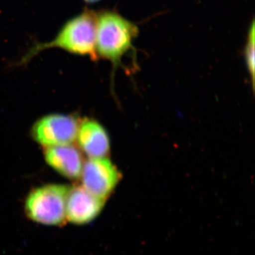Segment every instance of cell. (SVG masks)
I'll use <instances>...</instances> for the list:
<instances>
[{
	"mask_svg": "<svg viewBox=\"0 0 255 255\" xmlns=\"http://www.w3.org/2000/svg\"><path fill=\"white\" fill-rule=\"evenodd\" d=\"M97 12L85 8L80 14L64 23L51 41L36 42L21 57L16 65L29 63L38 53L48 48H58L71 54L88 56L97 60L96 54V31Z\"/></svg>",
	"mask_w": 255,
	"mask_h": 255,
	"instance_id": "obj_1",
	"label": "cell"
},
{
	"mask_svg": "<svg viewBox=\"0 0 255 255\" xmlns=\"http://www.w3.org/2000/svg\"><path fill=\"white\" fill-rule=\"evenodd\" d=\"M138 35L135 23L117 11L103 10L97 12L96 54L97 59L107 60L114 68L119 65Z\"/></svg>",
	"mask_w": 255,
	"mask_h": 255,
	"instance_id": "obj_2",
	"label": "cell"
},
{
	"mask_svg": "<svg viewBox=\"0 0 255 255\" xmlns=\"http://www.w3.org/2000/svg\"><path fill=\"white\" fill-rule=\"evenodd\" d=\"M70 186L47 184L33 188L23 202L25 216L32 222L48 227H62L67 223L66 203Z\"/></svg>",
	"mask_w": 255,
	"mask_h": 255,
	"instance_id": "obj_3",
	"label": "cell"
},
{
	"mask_svg": "<svg viewBox=\"0 0 255 255\" xmlns=\"http://www.w3.org/2000/svg\"><path fill=\"white\" fill-rule=\"evenodd\" d=\"M80 120L73 114H50L38 119L30 135L43 148L76 142Z\"/></svg>",
	"mask_w": 255,
	"mask_h": 255,
	"instance_id": "obj_4",
	"label": "cell"
},
{
	"mask_svg": "<svg viewBox=\"0 0 255 255\" xmlns=\"http://www.w3.org/2000/svg\"><path fill=\"white\" fill-rule=\"evenodd\" d=\"M122 179V174L108 157L85 161L80 179L82 187L94 195L107 200Z\"/></svg>",
	"mask_w": 255,
	"mask_h": 255,
	"instance_id": "obj_5",
	"label": "cell"
},
{
	"mask_svg": "<svg viewBox=\"0 0 255 255\" xmlns=\"http://www.w3.org/2000/svg\"><path fill=\"white\" fill-rule=\"evenodd\" d=\"M106 201L89 192L80 184L70 186L66 203L67 223L75 226L92 223L102 213Z\"/></svg>",
	"mask_w": 255,
	"mask_h": 255,
	"instance_id": "obj_6",
	"label": "cell"
},
{
	"mask_svg": "<svg viewBox=\"0 0 255 255\" xmlns=\"http://www.w3.org/2000/svg\"><path fill=\"white\" fill-rule=\"evenodd\" d=\"M43 149L45 161L50 168L70 180L80 179L85 160L79 147L72 143Z\"/></svg>",
	"mask_w": 255,
	"mask_h": 255,
	"instance_id": "obj_7",
	"label": "cell"
},
{
	"mask_svg": "<svg viewBox=\"0 0 255 255\" xmlns=\"http://www.w3.org/2000/svg\"><path fill=\"white\" fill-rule=\"evenodd\" d=\"M76 141L79 149L88 158L106 157L110 154V135L105 128L95 119L80 120Z\"/></svg>",
	"mask_w": 255,
	"mask_h": 255,
	"instance_id": "obj_8",
	"label": "cell"
},
{
	"mask_svg": "<svg viewBox=\"0 0 255 255\" xmlns=\"http://www.w3.org/2000/svg\"><path fill=\"white\" fill-rule=\"evenodd\" d=\"M245 56L247 68L251 77L253 87L255 85V23H252L249 32H248V39L246 48H245Z\"/></svg>",
	"mask_w": 255,
	"mask_h": 255,
	"instance_id": "obj_9",
	"label": "cell"
},
{
	"mask_svg": "<svg viewBox=\"0 0 255 255\" xmlns=\"http://www.w3.org/2000/svg\"><path fill=\"white\" fill-rule=\"evenodd\" d=\"M84 1L88 3H94L96 2V1H99V0H84Z\"/></svg>",
	"mask_w": 255,
	"mask_h": 255,
	"instance_id": "obj_10",
	"label": "cell"
}]
</instances>
